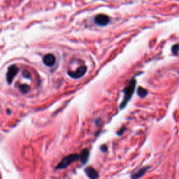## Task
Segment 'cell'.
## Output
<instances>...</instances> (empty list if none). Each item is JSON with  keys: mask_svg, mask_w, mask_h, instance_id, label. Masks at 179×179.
I'll return each instance as SVG.
<instances>
[{"mask_svg": "<svg viewBox=\"0 0 179 179\" xmlns=\"http://www.w3.org/2000/svg\"><path fill=\"white\" fill-rule=\"evenodd\" d=\"M80 159V157L77 154H71L68 156H66L65 158H64L60 161V163L57 164V166L56 167V169H64L67 167H68L69 165L71 164L72 162L78 160Z\"/></svg>", "mask_w": 179, "mask_h": 179, "instance_id": "2", "label": "cell"}, {"mask_svg": "<svg viewBox=\"0 0 179 179\" xmlns=\"http://www.w3.org/2000/svg\"><path fill=\"white\" fill-rule=\"evenodd\" d=\"M19 89H20V90H21V92H23V93H27V92L29 91V86L27 85H21L19 86Z\"/></svg>", "mask_w": 179, "mask_h": 179, "instance_id": "11", "label": "cell"}, {"mask_svg": "<svg viewBox=\"0 0 179 179\" xmlns=\"http://www.w3.org/2000/svg\"><path fill=\"white\" fill-rule=\"evenodd\" d=\"M22 74H23V76L25 78H30L31 77V75H30V73L29 71H27L25 70V71H23L22 73Z\"/></svg>", "mask_w": 179, "mask_h": 179, "instance_id": "13", "label": "cell"}, {"mask_svg": "<svg viewBox=\"0 0 179 179\" xmlns=\"http://www.w3.org/2000/svg\"><path fill=\"white\" fill-rule=\"evenodd\" d=\"M79 157H80L79 159L81 161V162H82L83 164H85L87 161H88V158H89V150H88V149L85 148V149L83 150V151L81 152Z\"/></svg>", "mask_w": 179, "mask_h": 179, "instance_id": "8", "label": "cell"}, {"mask_svg": "<svg viewBox=\"0 0 179 179\" xmlns=\"http://www.w3.org/2000/svg\"><path fill=\"white\" fill-rule=\"evenodd\" d=\"M172 51L174 55H177L179 53V44L173 45L172 48Z\"/></svg>", "mask_w": 179, "mask_h": 179, "instance_id": "12", "label": "cell"}, {"mask_svg": "<svg viewBox=\"0 0 179 179\" xmlns=\"http://www.w3.org/2000/svg\"><path fill=\"white\" fill-rule=\"evenodd\" d=\"M136 81L135 79L131 80L130 84H129V85L124 89L123 92H124L125 96H124V98H123L122 103H120V109H122L123 108L125 107V106L127 105V103H128L129 101H130L131 97H132L134 90H135V88H136Z\"/></svg>", "mask_w": 179, "mask_h": 179, "instance_id": "1", "label": "cell"}, {"mask_svg": "<svg viewBox=\"0 0 179 179\" xmlns=\"http://www.w3.org/2000/svg\"><path fill=\"white\" fill-rule=\"evenodd\" d=\"M110 22V18L105 14H99L95 16L94 22L99 26H106Z\"/></svg>", "mask_w": 179, "mask_h": 179, "instance_id": "5", "label": "cell"}, {"mask_svg": "<svg viewBox=\"0 0 179 179\" xmlns=\"http://www.w3.org/2000/svg\"><path fill=\"white\" fill-rule=\"evenodd\" d=\"M101 149L102 150L103 152H105V151H106V150H107V147H106V145H103V146L101 147Z\"/></svg>", "mask_w": 179, "mask_h": 179, "instance_id": "15", "label": "cell"}, {"mask_svg": "<svg viewBox=\"0 0 179 179\" xmlns=\"http://www.w3.org/2000/svg\"><path fill=\"white\" fill-rule=\"evenodd\" d=\"M178 73H179V71H178Z\"/></svg>", "mask_w": 179, "mask_h": 179, "instance_id": "16", "label": "cell"}, {"mask_svg": "<svg viewBox=\"0 0 179 179\" xmlns=\"http://www.w3.org/2000/svg\"><path fill=\"white\" fill-rule=\"evenodd\" d=\"M149 169V167H143L141 169H140L138 172H136L135 173H134V174L131 176V178H138L141 177V176H144L145 172H147L148 169Z\"/></svg>", "mask_w": 179, "mask_h": 179, "instance_id": "9", "label": "cell"}, {"mask_svg": "<svg viewBox=\"0 0 179 179\" xmlns=\"http://www.w3.org/2000/svg\"><path fill=\"white\" fill-rule=\"evenodd\" d=\"M44 63L48 67H52L55 63V57L53 54H46L43 57Z\"/></svg>", "mask_w": 179, "mask_h": 179, "instance_id": "6", "label": "cell"}, {"mask_svg": "<svg viewBox=\"0 0 179 179\" xmlns=\"http://www.w3.org/2000/svg\"><path fill=\"white\" fill-rule=\"evenodd\" d=\"M137 94H138V95L140 97L143 98L146 96L148 94V91H147V90L144 89V88H142V87H139L138 90H137Z\"/></svg>", "mask_w": 179, "mask_h": 179, "instance_id": "10", "label": "cell"}, {"mask_svg": "<svg viewBox=\"0 0 179 179\" xmlns=\"http://www.w3.org/2000/svg\"><path fill=\"white\" fill-rule=\"evenodd\" d=\"M85 172L86 173V175L90 178H97L99 177V173H98L97 171L92 167H87L85 169Z\"/></svg>", "mask_w": 179, "mask_h": 179, "instance_id": "7", "label": "cell"}, {"mask_svg": "<svg viewBox=\"0 0 179 179\" xmlns=\"http://www.w3.org/2000/svg\"><path fill=\"white\" fill-rule=\"evenodd\" d=\"M19 71L18 67H17L15 64H13V65H11L8 67L7 74V80L8 83H12L14 77L16 76V75L18 74V72Z\"/></svg>", "mask_w": 179, "mask_h": 179, "instance_id": "3", "label": "cell"}, {"mask_svg": "<svg viewBox=\"0 0 179 179\" xmlns=\"http://www.w3.org/2000/svg\"><path fill=\"white\" fill-rule=\"evenodd\" d=\"M125 130V128H121V130H120L117 134H118V135H122V132H124V131Z\"/></svg>", "mask_w": 179, "mask_h": 179, "instance_id": "14", "label": "cell"}, {"mask_svg": "<svg viewBox=\"0 0 179 179\" xmlns=\"http://www.w3.org/2000/svg\"><path fill=\"white\" fill-rule=\"evenodd\" d=\"M86 71H87V67L81 66L80 67H78L75 71H68L67 72V74H68L70 77L76 79V78L82 77L85 74Z\"/></svg>", "mask_w": 179, "mask_h": 179, "instance_id": "4", "label": "cell"}]
</instances>
